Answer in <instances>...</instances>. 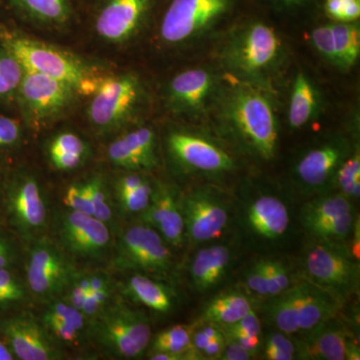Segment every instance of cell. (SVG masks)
<instances>
[{
    "instance_id": "cell-1",
    "label": "cell",
    "mask_w": 360,
    "mask_h": 360,
    "mask_svg": "<svg viewBox=\"0 0 360 360\" xmlns=\"http://www.w3.org/2000/svg\"><path fill=\"white\" fill-rule=\"evenodd\" d=\"M160 0H84L73 49L110 65L127 56L151 30Z\"/></svg>"
},
{
    "instance_id": "cell-2",
    "label": "cell",
    "mask_w": 360,
    "mask_h": 360,
    "mask_svg": "<svg viewBox=\"0 0 360 360\" xmlns=\"http://www.w3.org/2000/svg\"><path fill=\"white\" fill-rule=\"evenodd\" d=\"M150 90L142 71L129 63L113 66L96 91L82 101L73 120L99 143L148 120Z\"/></svg>"
},
{
    "instance_id": "cell-3",
    "label": "cell",
    "mask_w": 360,
    "mask_h": 360,
    "mask_svg": "<svg viewBox=\"0 0 360 360\" xmlns=\"http://www.w3.org/2000/svg\"><path fill=\"white\" fill-rule=\"evenodd\" d=\"M0 44L20 61L23 70L73 85L82 101L91 96L106 73L117 65L89 58L72 47L33 37L1 20Z\"/></svg>"
},
{
    "instance_id": "cell-4",
    "label": "cell",
    "mask_w": 360,
    "mask_h": 360,
    "mask_svg": "<svg viewBox=\"0 0 360 360\" xmlns=\"http://www.w3.org/2000/svg\"><path fill=\"white\" fill-rule=\"evenodd\" d=\"M266 90L239 82L219 99L222 127L241 148L264 160L276 155L278 120Z\"/></svg>"
},
{
    "instance_id": "cell-5",
    "label": "cell",
    "mask_w": 360,
    "mask_h": 360,
    "mask_svg": "<svg viewBox=\"0 0 360 360\" xmlns=\"http://www.w3.org/2000/svg\"><path fill=\"white\" fill-rule=\"evenodd\" d=\"M2 224L27 245L44 238L47 231L49 208L44 181L25 158L6 167Z\"/></svg>"
},
{
    "instance_id": "cell-6",
    "label": "cell",
    "mask_w": 360,
    "mask_h": 360,
    "mask_svg": "<svg viewBox=\"0 0 360 360\" xmlns=\"http://www.w3.org/2000/svg\"><path fill=\"white\" fill-rule=\"evenodd\" d=\"M225 68L239 82L269 91L284 60L283 40L264 22H251L239 28L222 49Z\"/></svg>"
},
{
    "instance_id": "cell-7",
    "label": "cell",
    "mask_w": 360,
    "mask_h": 360,
    "mask_svg": "<svg viewBox=\"0 0 360 360\" xmlns=\"http://www.w3.org/2000/svg\"><path fill=\"white\" fill-rule=\"evenodd\" d=\"M82 6L84 0H0V20L33 37L73 49Z\"/></svg>"
},
{
    "instance_id": "cell-8",
    "label": "cell",
    "mask_w": 360,
    "mask_h": 360,
    "mask_svg": "<svg viewBox=\"0 0 360 360\" xmlns=\"http://www.w3.org/2000/svg\"><path fill=\"white\" fill-rule=\"evenodd\" d=\"M80 103L82 97L73 85L25 71L18 92V112L33 139L58 123L73 120Z\"/></svg>"
},
{
    "instance_id": "cell-9",
    "label": "cell",
    "mask_w": 360,
    "mask_h": 360,
    "mask_svg": "<svg viewBox=\"0 0 360 360\" xmlns=\"http://www.w3.org/2000/svg\"><path fill=\"white\" fill-rule=\"evenodd\" d=\"M231 0H167L151 26L156 51H179L229 11Z\"/></svg>"
},
{
    "instance_id": "cell-10",
    "label": "cell",
    "mask_w": 360,
    "mask_h": 360,
    "mask_svg": "<svg viewBox=\"0 0 360 360\" xmlns=\"http://www.w3.org/2000/svg\"><path fill=\"white\" fill-rule=\"evenodd\" d=\"M89 338L106 356L136 359L150 345V323L143 311L115 300L89 322Z\"/></svg>"
},
{
    "instance_id": "cell-11",
    "label": "cell",
    "mask_w": 360,
    "mask_h": 360,
    "mask_svg": "<svg viewBox=\"0 0 360 360\" xmlns=\"http://www.w3.org/2000/svg\"><path fill=\"white\" fill-rule=\"evenodd\" d=\"M304 270L309 281L341 300L359 285V262L342 243L316 240L305 251Z\"/></svg>"
},
{
    "instance_id": "cell-12",
    "label": "cell",
    "mask_w": 360,
    "mask_h": 360,
    "mask_svg": "<svg viewBox=\"0 0 360 360\" xmlns=\"http://www.w3.org/2000/svg\"><path fill=\"white\" fill-rule=\"evenodd\" d=\"M30 245L25 279L30 295L49 302L60 298L77 270L58 243L44 236Z\"/></svg>"
},
{
    "instance_id": "cell-13",
    "label": "cell",
    "mask_w": 360,
    "mask_h": 360,
    "mask_svg": "<svg viewBox=\"0 0 360 360\" xmlns=\"http://www.w3.org/2000/svg\"><path fill=\"white\" fill-rule=\"evenodd\" d=\"M168 160L186 174H220L233 168L231 156L202 134L169 125L165 135Z\"/></svg>"
},
{
    "instance_id": "cell-14",
    "label": "cell",
    "mask_w": 360,
    "mask_h": 360,
    "mask_svg": "<svg viewBox=\"0 0 360 360\" xmlns=\"http://www.w3.org/2000/svg\"><path fill=\"white\" fill-rule=\"evenodd\" d=\"M113 264L122 270L167 276L174 269V257L167 241L148 224L127 229L116 243Z\"/></svg>"
},
{
    "instance_id": "cell-15",
    "label": "cell",
    "mask_w": 360,
    "mask_h": 360,
    "mask_svg": "<svg viewBox=\"0 0 360 360\" xmlns=\"http://www.w3.org/2000/svg\"><path fill=\"white\" fill-rule=\"evenodd\" d=\"M219 90L212 70L191 68L177 71L161 85V106L174 118H193L202 113Z\"/></svg>"
},
{
    "instance_id": "cell-16",
    "label": "cell",
    "mask_w": 360,
    "mask_h": 360,
    "mask_svg": "<svg viewBox=\"0 0 360 360\" xmlns=\"http://www.w3.org/2000/svg\"><path fill=\"white\" fill-rule=\"evenodd\" d=\"M148 120L99 142L113 170L149 172L160 167L158 135Z\"/></svg>"
},
{
    "instance_id": "cell-17",
    "label": "cell",
    "mask_w": 360,
    "mask_h": 360,
    "mask_svg": "<svg viewBox=\"0 0 360 360\" xmlns=\"http://www.w3.org/2000/svg\"><path fill=\"white\" fill-rule=\"evenodd\" d=\"M47 167L56 174L82 172L96 158L94 139L73 120L58 123L39 135Z\"/></svg>"
},
{
    "instance_id": "cell-18",
    "label": "cell",
    "mask_w": 360,
    "mask_h": 360,
    "mask_svg": "<svg viewBox=\"0 0 360 360\" xmlns=\"http://www.w3.org/2000/svg\"><path fill=\"white\" fill-rule=\"evenodd\" d=\"M0 336L11 348L15 359H65L63 347L52 338L41 319L25 310L0 315Z\"/></svg>"
},
{
    "instance_id": "cell-19",
    "label": "cell",
    "mask_w": 360,
    "mask_h": 360,
    "mask_svg": "<svg viewBox=\"0 0 360 360\" xmlns=\"http://www.w3.org/2000/svg\"><path fill=\"white\" fill-rule=\"evenodd\" d=\"M59 245L72 257L98 262L111 248L110 227L94 215L66 210L56 219Z\"/></svg>"
},
{
    "instance_id": "cell-20",
    "label": "cell",
    "mask_w": 360,
    "mask_h": 360,
    "mask_svg": "<svg viewBox=\"0 0 360 360\" xmlns=\"http://www.w3.org/2000/svg\"><path fill=\"white\" fill-rule=\"evenodd\" d=\"M180 200L186 236L193 243H205L220 238L229 221L224 198L210 189L189 191Z\"/></svg>"
},
{
    "instance_id": "cell-21",
    "label": "cell",
    "mask_w": 360,
    "mask_h": 360,
    "mask_svg": "<svg viewBox=\"0 0 360 360\" xmlns=\"http://www.w3.org/2000/svg\"><path fill=\"white\" fill-rule=\"evenodd\" d=\"M350 153L347 139L330 137L305 151L296 161L295 179L307 193H324L335 184L336 172Z\"/></svg>"
},
{
    "instance_id": "cell-22",
    "label": "cell",
    "mask_w": 360,
    "mask_h": 360,
    "mask_svg": "<svg viewBox=\"0 0 360 360\" xmlns=\"http://www.w3.org/2000/svg\"><path fill=\"white\" fill-rule=\"evenodd\" d=\"M142 224L153 227L168 245L180 248L186 239L180 200L174 187L155 181L148 207L141 214Z\"/></svg>"
},
{
    "instance_id": "cell-23",
    "label": "cell",
    "mask_w": 360,
    "mask_h": 360,
    "mask_svg": "<svg viewBox=\"0 0 360 360\" xmlns=\"http://www.w3.org/2000/svg\"><path fill=\"white\" fill-rule=\"evenodd\" d=\"M295 288L300 331L314 330L330 321L340 309V298L311 281H302Z\"/></svg>"
},
{
    "instance_id": "cell-24",
    "label": "cell",
    "mask_w": 360,
    "mask_h": 360,
    "mask_svg": "<svg viewBox=\"0 0 360 360\" xmlns=\"http://www.w3.org/2000/svg\"><path fill=\"white\" fill-rule=\"evenodd\" d=\"M246 224L255 236L264 240L283 238L290 227V212L281 198L262 194L246 207Z\"/></svg>"
},
{
    "instance_id": "cell-25",
    "label": "cell",
    "mask_w": 360,
    "mask_h": 360,
    "mask_svg": "<svg viewBox=\"0 0 360 360\" xmlns=\"http://www.w3.org/2000/svg\"><path fill=\"white\" fill-rule=\"evenodd\" d=\"M40 319L63 348L77 347L89 338V321L80 310L63 300H51Z\"/></svg>"
},
{
    "instance_id": "cell-26",
    "label": "cell",
    "mask_w": 360,
    "mask_h": 360,
    "mask_svg": "<svg viewBox=\"0 0 360 360\" xmlns=\"http://www.w3.org/2000/svg\"><path fill=\"white\" fill-rule=\"evenodd\" d=\"M307 340L296 347L298 356L303 359L345 360L348 335L340 322L326 321L310 331Z\"/></svg>"
},
{
    "instance_id": "cell-27",
    "label": "cell",
    "mask_w": 360,
    "mask_h": 360,
    "mask_svg": "<svg viewBox=\"0 0 360 360\" xmlns=\"http://www.w3.org/2000/svg\"><path fill=\"white\" fill-rule=\"evenodd\" d=\"M352 212H354L352 200L345 194L324 193L303 206L300 221L305 231L315 238L329 225Z\"/></svg>"
},
{
    "instance_id": "cell-28",
    "label": "cell",
    "mask_w": 360,
    "mask_h": 360,
    "mask_svg": "<svg viewBox=\"0 0 360 360\" xmlns=\"http://www.w3.org/2000/svg\"><path fill=\"white\" fill-rule=\"evenodd\" d=\"M229 246L210 245L201 248L191 262V279L200 292L212 290L224 279L231 262Z\"/></svg>"
},
{
    "instance_id": "cell-29",
    "label": "cell",
    "mask_w": 360,
    "mask_h": 360,
    "mask_svg": "<svg viewBox=\"0 0 360 360\" xmlns=\"http://www.w3.org/2000/svg\"><path fill=\"white\" fill-rule=\"evenodd\" d=\"M123 295L153 311L168 314L174 309L175 296L167 285L141 272H135L120 285Z\"/></svg>"
},
{
    "instance_id": "cell-30",
    "label": "cell",
    "mask_w": 360,
    "mask_h": 360,
    "mask_svg": "<svg viewBox=\"0 0 360 360\" xmlns=\"http://www.w3.org/2000/svg\"><path fill=\"white\" fill-rule=\"evenodd\" d=\"M321 96L316 85L303 71H298L293 82L288 123L291 129H298L316 120L321 110Z\"/></svg>"
},
{
    "instance_id": "cell-31",
    "label": "cell",
    "mask_w": 360,
    "mask_h": 360,
    "mask_svg": "<svg viewBox=\"0 0 360 360\" xmlns=\"http://www.w3.org/2000/svg\"><path fill=\"white\" fill-rule=\"evenodd\" d=\"M32 139L18 112L0 110V165L8 167L23 160Z\"/></svg>"
},
{
    "instance_id": "cell-32",
    "label": "cell",
    "mask_w": 360,
    "mask_h": 360,
    "mask_svg": "<svg viewBox=\"0 0 360 360\" xmlns=\"http://www.w3.org/2000/svg\"><path fill=\"white\" fill-rule=\"evenodd\" d=\"M251 309L252 305L248 296L238 291H229L213 298L201 321L222 328L243 319Z\"/></svg>"
},
{
    "instance_id": "cell-33",
    "label": "cell",
    "mask_w": 360,
    "mask_h": 360,
    "mask_svg": "<svg viewBox=\"0 0 360 360\" xmlns=\"http://www.w3.org/2000/svg\"><path fill=\"white\" fill-rule=\"evenodd\" d=\"M25 70L13 53L0 44V110L18 112V97Z\"/></svg>"
},
{
    "instance_id": "cell-34",
    "label": "cell",
    "mask_w": 360,
    "mask_h": 360,
    "mask_svg": "<svg viewBox=\"0 0 360 360\" xmlns=\"http://www.w3.org/2000/svg\"><path fill=\"white\" fill-rule=\"evenodd\" d=\"M89 184L90 202L96 219L110 227L115 217L113 193L110 186V174L101 167L90 169L85 174Z\"/></svg>"
},
{
    "instance_id": "cell-35",
    "label": "cell",
    "mask_w": 360,
    "mask_h": 360,
    "mask_svg": "<svg viewBox=\"0 0 360 360\" xmlns=\"http://www.w3.org/2000/svg\"><path fill=\"white\" fill-rule=\"evenodd\" d=\"M271 300L265 305V312L269 321L281 333L293 335L300 331L297 319V303L295 285L283 292L270 296Z\"/></svg>"
},
{
    "instance_id": "cell-36",
    "label": "cell",
    "mask_w": 360,
    "mask_h": 360,
    "mask_svg": "<svg viewBox=\"0 0 360 360\" xmlns=\"http://www.w3.org/2000/svg\"><path fill=\"white\" fill-rule=\"evenodd\" d=\"M30 293L18 267L0 269V315L22 309L30 302Z\"/></svg>"
},
{
    "instance_id": "cell-37",
    "label": "cell",
    "mask_w": 360,
    "mask_h": 360,
    "mask_svg": "<svg viewBox=\"0 0 360 360\" xmlns=\"http://www.w3.org/2000/svg\"><path fill=\"white\" fill-rule=\"evenodd\" d=\"M336 52V68L349 70L359 58V26L354 22H340L331 25Z\"/></svg>"
},
{
    "instance_id": "cell-38",
    "label": "cell",
    "mask_w": 360,
    "mask_h": 360,
    "mask_svg": "<svg viewBox=\"0 0 360 360\" xmlns=\"http://www.w3.org/2000/svg\"><path fill=\"white\" fill-rule=\"evenodd\" d=\"M193 331L186 326H175L161 331L153 338L151 352H170L186 355L187 359H198L200 354L193 347Z\"/></svg>"
},
{
    "instance_id": "cell-39",
    "label": "cell",
    "mask_w": 360,
    "mask_h": 360,
    "mask_svg": "<svg viewBox=\"0 0 360 360\" xmlns=\"http://www.w3.org/2000/svg\"><path fill=\"white\" fill-rule=\"evenodd\" d=\"M335 184L340 193L348 198L356 200L360 195V155L359 150L350 153L341 163L335 174Z\"/></svg>"
},
{
    "instance_id": "cell-40",
    "label": "cell",
    "mask_w": 360,
    "mask_h": 360,
    "mask_svg": "<svg viewBox=\"0 0 360 360\" xmlns=\"http://www.w3.org/2000/svg\"><path fill=\"white\" fill-rule=\"evenodd\" d=\"M63 201L66 206V210L94 215L91 202H90L89 184H87L85 174L77 177L66 186Z\"/></svg>"
},
{
    "instance_id": "cell-41",
    "label": "cell",
    "mask_w": 360,
    "mask_h": 360,
    "mask_svg": "<svg viewBox=\"0 0 360 360\" xmlns=\"http://www.w3.org/2000/svg\"><path fill=\"white\" fill-rule=\"evenodd\" d=\"M155 180H151L149 177L139 188L115 198L120 210L127 214H141L150 203L155 191Z\"/></svg>"
},
{
    "instance_id": "cell-42",
    "label": "cell",
    "mask_w": 360,
    "mask_h": 360,
    "mask_svg": "<svg viewBox=\"0 0 360 360\" xmlns=\"http://www.w3.org/2000/svg\"><path fill=\"white\" fill-rule=\"evenodd\" d=\"M265 278H266L269 296H274L291 288L290 274L281 262L276 260L262 259Z\"/></svg>"
},
{
    "instance_id": "cell-43",
    "label": "cell",
    "mask_w": 360,
    "mask_h": 360,
    "mask_svg": "<svg viewBox=\"0 0 360 360\" xmlns=\"http://www.w3.org/2000/svg\"><path fill=\"white\" fill-rule=\"evenodd\" d=\"M21 260L20 240L4 224H0V269L18 267Z\"/></svg>"
},
{
    "instance_id": "cell-44",
    "label": "cell",
    "mask_w": 360,
    "mask_h": 360,
    "mask_svg": "<svg viewBox=\"0 0 360 360\" xmlns=\"http://www.w3.org/2000/svg\"><path fill=\"white\" fill-rule=\"evenodd\" d=\"M113 300H115V285L108 286L103 290L87 293L79 310L89 323L90 321L96 319Z\"/></svg>"
},
{
    "instance_id": "cell-45",
    "label": "cell",
    "mask_w": 360,
    "mask_h": 360,
    "mask_svg": "<svg viewBox=\"0 0 360 360\" xmlns=\"http://www.w3.org/2000/svg\"><path fill=\"white\" fill-rule=\"evenodd\" d=\"M296 347L285 333H274L265 341L264 356L269 360L295 359Z\"/></svg>"
},
{
    "instance_id": "cell-46",
    "label": "cell",
    "mask_w": 360,
    "mask_h": 360,
    "mask_svg": "<svg viewBox=\"0 0 360 360\" xmlns=\"http://www.w3.org/2000/svg\"><path fill=\"white\" fill-rule=\"evenodd\" d=\"M222 331L226 340H233L238 336L260 335L262 323L258 319L257 312L251 309L245 316L229 326H222Z\"/></svg>"
},
{
    "instance_id": "cell-47",
    "label": "cell",
    "mask_w": 360,
    "mask_h": 360,
    "mask_svg": "<svg viewBox=\"0 0 360 360\" xmlns=\"http://www.w3.org/2000/svg\"><path fill=\"white\" fill-rule=\"evenodd\" d=\"M311 41L322 58H326L330 65L335 66V45L331 25L314 28L311 32Z\"/></svg>"
},
{
    "instance_id": "cell-48",
    "label": "cell",
    "mask_w": 360,
    "mask_h": 360,
    "mask_svg": "<svg viewBox=\"0 0 360 360\" xmlns=\"http://www.w3.org/2000/svg\"><path fill=\"white\" fill-rule=\"evenodd\" d=\"M245 278L246 286L251 292L260 296H269L266 278L260 260L248 269Z\"/></svg>"
},
{
    "instance_id": "cell-49",
    "label": "cell",
    "mask_w": 360,
    "mask_h": 360,
    "mask_svg": "<svg viewBox=\"0 0 360 360\" xmlns=\"http://www.w3.org/2000/svg\"><path fill=\"white\" fill-rule=\"evenodd\" d=\"M224 349L219 355V359L221 360H250L253 359L255 354L246 350L236 341L227 340Z\"/></svg>"
},
{
    "instance_id": "cell-50",
    "label": "cell",
    "mask_w": 360,
    "mask_h": 360,
    "mask_svg": "<svg viewBox=\"0 0 360 360\" xmlns=\"http://www.w3.org/2000/svg\"><path fill=\"white\" fill-rule=\"evenodd\" d=\"M225 345H226V338L224 333H220L219 335L215 336L208 341L207 345L201 352V355L208 356L210 359H219L222 350L224 349Z\"/></svg>"
},
{
    "instance_id": "cell-51",
    "label": "cell",
    "mask_w": 360,
    "mask_h": 360,
    "mask_svg": "<svg viewBox=\"0 0 360 360\" xmlns=\"http://www.w3.org/2000/svg\"><path fill=\"white\" fill-rule=\"evenodd\" d=\"M360 16L359 0H345L341 11L340 22H354Z\"/></svg>"
},
{
    "instance_id": "cell-52",
    "label": "cell",
    "mask_w": 360,
    "mask_h": 360,
    "mask_svg": "<svg viewBox=\"0 0 360 360\" xmlns=\"http://www.w3.org/2000/svg\"><path fill=\"white\" fill-rule=\"evenodd\" d=\"M231 340L236 341L241 347L245 348L246 350H248V352L255 355L257 354L258 350L260 349V345H262L260 335L238 336V338Z\"/></svg>"
},
{
    "instance_id": "cell-53",
    "label": "cell",
    "mask_w": 360,
    "mask_h": 360,
    "mask_svg": "<svg viewBox=\"0 0 360 360\" xmlns=\"http://www.w3.org/2000/svg\"><path fill=\"white\" fill-rule=\"evenodd\" d=\"M345 0H326V11L331 18L336 20H340L341 11H342Z\"/></svg>"
},
{
    "instance_id": "cell-54",
    "label": "cell",
    "mask_w": 360,
    "mask_h": 360,
    "mask_svg": "<svg viewBox=\"0 0 360 360\" xmlns=\"http://www.w3.org/2000/svg\"><path fill=\"white\" fill-rule=\"evenodd\" d=\"M359 219L355 220V224L354 226V229H352V233L354 234V238H352V248H349L350 252L354 255L355 259L359 260V252H360V241H359Z\"/></svg>"
},
{
    "instance_id": "cell-55",
    "label": "cell",
    "mask_w": 360,
    "mask_h": 360,
    "mask_svg": "<svg viewBox=\"0 0 360 360\" xmlns=\"http://www.w3.org/2000/svg\"><path fill=\"white\" fill-rule=\"evenodd\" d=\"M149 359L153 360H184L186 355L170 354V352H151Z\"/></svg>"
},
{
    "instance_id": "cell-56",
    "label": "cell",
    "mask_w": 360,
    "mask_h": 360,
    "mask_svg": "<svg viewBox=\"0 0 360 360\" xmlns=\"http://www.w3.org/2000/svg\"><path fill=\"white\" fill-rule=\"evenodd\" d=\"M360 352L359 345L354 341L349 340L347 347V359L348 360H359Z\"/></svg>"
},
{
    "instance_id": "cell-57",
    "label": "cell",
    "mask_w": 360,
    "mask_h": 360,
    "mask_svg": "<svg viewBox=\"0 0 360 360\" xmlns=\"http://www.w3.org/2000/svg\"><path fill=\"white\" fill-rule=\"evenodd\" d=\"M0 360H15L11 348L1 336H0Z\"/></svg>"
},
{
    "instance_id": "cell-58",
    "label": "cell",
    "mask_w": 360,
    "mask_h": 360,
    "mask_svg": "<svg viewBox=\"0 0 360 360\" xmlns=\"http://www.w3.org/2000/svg\"><path fill=\"white\" fill-rule=\"evenodd\" d=\"M4 174H6V167L0 165V224H2V193H4Z\"/></svg>"
},
{
    "instance_id": "cell-59",
    "label": "cell",
    "mask_w": 360,
    "mask_h": 360,
    "mask_svg": "<svg viewBox=\"0 0 360 360\" xmlns=\"http://www.w3.org/2000/svg\"><path fill=\"white\" fill-rule=\"evenodd\" d=\"M284 1H288V2H298V1H300V0H284Z\"/></svg>"
}]
</instances>
